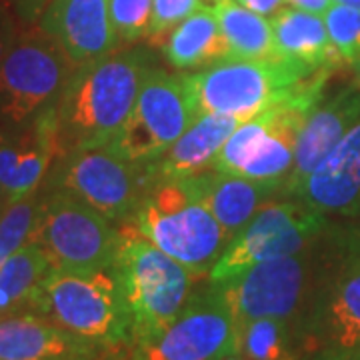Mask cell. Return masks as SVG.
Masks as SVG:
<instances>
[{
    "label": "cell",
    "instance_id": "cell-1",
    "mask_svg": "<svg viewBox=\"0 0 360 360\" xmlns=\"http://www.w3.org/2000/svg\"><path fill=\"white\" fill-rule=\"evenodd\" d=\"M148 72V54L136 49L77 68L56 101L60 156L110 146L132 115Z\"/></svg>",
    "mask_w": 360,
    "mask_h": 360
},
{
    "label": "cell",
    "instance_id": "cell-2",
    "mask_svg": "<svg viewBox=\"0 0 360 360\" xmlns=\"http://www.w3.org/2000/svg\"><path fill=\"white\" fill-rule=\"evenodd\" d=\"M26 304L40 316L103 347L132 338L129 307L115 266L51 269Z\"/></svg>",
    "mask_w": 360,
    "mask_h": 360
},
{
    "label": "cell",
    "instance_id": "cell-3",
    "mask_svg": "<svg viewBox=\"0 0 360 360\" xmlns=\"http://www.w3.org/2000/svg\"><path fill=\"white\" fill-rule=\"evenodd\" d=\"M134 229L194 274L210 272L232 240L188 179L155 184L134 210Z\"/></svg>",
    "mask_w": 360,
    "mask_h": 360
},
{
    "label": "cell",
    "instance_id": "cell-4",
    "mask_svg": "<svg viewBox=\"0 0 360 360\" xmlns=\"http://www.w3.org/2000/svg\"><path fill=\"white\" fill-rule=\"evenodd\" d=\"M115 269L129 307L132 340L136 348L144 347L186 307L196 274L136 229L120 232Z\"/></svg>",
    "mask_w": 360,
    "mask_h": 360
},
{
    "label": "cell",
    "instance_id": "cell-5",
    "mask_svg": "<svg viewBox=\"0 0 360 360\" xmlns=\"http://www.w3.org/2000/svg\"><path fill=\"white\" fill-rule=\"evenodd\" d=\"M316 72L284 58H226L184 75L198 116L229 115L250 120L309 86Z\"/></svg>",
    "mask_w": 360,
    "mask_h": 360
},
{
    "label": "cell",
    "instance_id": "cell-6",
    "mask_svg": "<svg viewBox=\"0 0 360 360\" xmlns=\"http://www.w3.org/2000/svg\"><path fill=\"white\" fill-rule=\"evenodd\" d=\"M77 68L39 26L22 28L0 65V122L18 129L54 104Z\"/></svg>",
    "mask_w": 360,
    "mask_h": 360
},
{
    "label": "cell",
    "instance_id": "cell-7",
    "mask_svg": "<svg viewBox=\"0 0 360 360\" xmlns=\"http://www.w3.org/2000/svg\"><path fill=\"white\" fill-rule=\"evenodd\" d=\"M30 240L42 246L52 269L98 270L115 266L120 232L72 194L54 191L40 198Z\"/></svg>",
    "mask_w": 360,
    "mask_h": 360
},
{
    "label": "cell",
    "instance_id": "cell-8",
    "mask_svg": "<svg viewBox=\"0 0 360 360\" xmlns=\"http://www.w3.org/2000/svg\"><path fill=\"white\" fill-rule=\"evenodd\" d=\"M148 184H156L150 162H130L108 146L66 153L52 176L54 191L72 194L108 220L134 212Z\"/></svg>",
    "mask_w": 360,
    "mask_h": 360
},
{
    "label": "cell",
    "instance_id": "cell-9",
    "mask_svg": "<svg viewBox=\"0 0 360 360\" xmlns=\"http://www.w3.org/2000/svg\"><path fill=\"white\" fill-rule=\"evenodd\" d=\"M198 118L184 75L150 68L124 129L108 146L130 162H155Z\"/></svg>",
    "mask_w": 360,
    "mask_h": 360
},
{
    "label": "cell",
    "instance_id": "cell-10",
    "mask_svg": "<svg viewBox=\"0 0 360 360\" xmlns=\"http://www.w3.org/2000/svg\"><path fill=\"white\" fill-rule=\"evenodd\" d=\"M322 224V214L304 202H270L262 206L224 248L208 272L210 283H224L266 260L295 257L312 236L319 234Z\"/></svg>",
    "mask_w": 360,
    "mask_h": 360
},
{
    "label": "cell",
    "instance_id": "cell-11",
    "mask_svg": "<svg viewBox=\"0 0 360 360\" xmlns=\"http://www.w3.org/2000/svg\"><path fill=\"white\" fill-rule=\"evenodd\" d=\"M236 352V328L217 286L188 298L167 328L139 347V360H222Z\"/></svg>",
    "mask_w": 360,
    "mask_h": 360
},
{
    "label": "cell",
    "instance_id": "cell-12",
    "mask_svg": "<svg viewBox=\"0 0 360 360\" xmlns=\"http://www.w3.org/2000/svg\"><path fill=\"white\" fill-rule=\"evenodd\" d=\"M302 284L304 266L295 255L255 264L214 286L238 330L258 319H288L298 304Z\"/></svg>",
    "mask_w": 360,
    "mask_h": 360
},
{
    "label": "cell",
    "instance_id": "cell-13",
    "mask_svg": "<svg viewBox=\"0 0 360 360\" xmlns=\"http://www.w3.org/2000/svg\"><path fill=\"white\" fill-rule=\"evenodd\" d=\"M56 156H60L56 103L11 134L0 130V186L6 205L37 193Z\"/></svg>",
    "mask_w": 360,
    "mask_h": 360
},
{
    "label": "cell",
    "instance_id": "cell-14",
    "mask_svg": "<svg viewBox=\"0 0 360 360\" xmlns=\"http://www.w3.org/2000/svg\"><path fill=\"white\" fill-rule=\"evenodd\" d=\"M37 26L56 40L75 68L103 60L120 44L108 0H51Z\"/></svg>",
    "mask_w": 360,
    "mask_h": 360
},
{
    "label": "cell",
    "instance_id": "cell-15",
    "mask_svg": "<svg viewBox=\"0 0 360 360\" xmlns=\"http://www.w3.org/2000/svg\"><path fill=\"white\" fill-rule=\"evenodd\" d=\"M359 118L360 89L356 86L340 90L330 101L319 103L310 110L298 136L292 170L284 182L286 193L298 194L307 179L335 150Z\"/></svg>",
    "mask_w": 360,
    "mask_h": 360
},
{
    "label": "cell",
    "instance_id": "cell-16",
    "mask_svg": "<svg viewBox=\"0 0 360 360\" xmlns=\"http://www.w3.org/2000/svg\"><path fill=\"white\" fill-rule=\"evenodd\" d=\"M101 348L37 312L0 314V360H94Z\"/></svg>",
    "mask_w": 360,
    "mask_h": 360
},
{
    "label": "cell",
    "instance_id": "cell-17",
    "mask_svg": "<svg viewBox=\"0 0 360 360\" xmlns=\"http://www.w3.org/2000/svg\"><path fill=\"white\" fill-rule=\"evenodd\" d=\"M296 196L319 214L360 212V118Z\"/></svg>",
    "mask_w": 360,
    "mask_h": 360
},
{
    "label": "cell",
    "instance_id": "cell-18",
    "mask_svg": "<svg viewBox=\"0 0 360 360\" xmlns=\"http://www.w3.org/2000/svg\"><path fill=\"white\" fill-rule=\"evenodd\" d=\"M245 118L229 115H200L186 132L158 160L150 162L155 182L182 180L212 167L220 148Z\"/></svg>",
    "mask_w": 360,
    "mask_h": 360
},
{
    "label": "cell",
    "instance_id": "cell-19",
    "mask_svg": "<svg viewBox=\"0 0 360 360\" xmlns=\"http://www.w3.org/2000/svg\"><path fill=\"white\" fill-rule=\"evenodd\" d=\"M188 180L232 238L257 214L258 206L284 186L278 180H252L222 172H200L188 176Z\"/></svg>",
    "mask_w": 360,
    "mask_h": 360
},
{
    "label": "cell",
    "instance_id": "cell-20",
    "mask_svg": "<svg viewBox=\"0 0 360 360\" xmlns=\"http://www.w3.org/2000/svg\"><path fill=\"white\" fill-rule=\"evenodd\" d=\"M274 54L312 72L336 68L342 63L324 18L300 8H281L272 16Z\"/></svg>",
    "mask_w": 360,
    "mask_h": 360
},
{
    "label": "cell",
    "instance_id": "cell-21",
    "mask_svg": "<svg viewBox=\"0 0 360 360\" xmlns=\"http://www.w3.org/2000/svg\"><path fill=\"white\" fill-rule=\"evenodd\" d=\"M165 54L174 68H200L231 58V46L210 6L184 18L165 40Z\"/></svg>",
    "mask_w": 360,
    "mask_h": 360
},
{
    "label": "cell",
    "instance_id": "cell-22",
    "mask_svg": "<svg viewBox=\"0 0 360 360\" xmlns=\"http://www.w3.org/2000/svg\"><path fill=\"white\" fill-rule=\"evenodd\" d=\"M219 18L220 30L231 46V58H272L274 32L266 16L252 13L236 0H214L210 6Z\"/></svg>",
    "mask_w": 360,
    "mask_h": 360
},
{
    "label": "cell",
    "instance_id": "cell-23",
    "mask_svg": "<svg viewBox=\"0 0 360 360\" xmlns=\"http://www.w3.org/2000/svg\"><path fill=\"white\" fill-rule=\"evenodd\" d=\"M51 269L49 255L32 240L6 258L0 266V314L25 304Z\"/></svg>",
    "mask_w": 360,
    "mask_h": 360
},
{
    "label": "cell",
    "instance_id": "cell-24",
    "mask_svg": "<svg viewBox=\"0 0 360 360\" xmlns=\"http://www.w3.org/2000/svg\"><path fill=\"white\" fill-rule=\"evenodd\" d=\"M328 330L340 348H360V269L336 286L328 307Z\"/></svg>",
    "mask_w": 360,
    "mask_h": 360
},
{
    "label": "cell",
    "instance_id": "cell-25",
    "mask_svg": "<svg viewBox=\"0 0 360 360\" xmlns=\"http://www.w3.org/2000/svg\"><path fill=\"white\" fill-rule=\"evenodd\" d=\"M236 352L248 360H288L284 321L258 319L236 330Z\"/></svg>",
    "mask_w": 360,
    "mask_h": 360
},
{
    "label": "cell",
    "instance_id": "cell-26",
    "mask_svg": "<svg viewBox=\"0 0 360 360\" xmlns=\"http://www.w3.org/2000/svg\"><path fill=\"white\" fill-rule=\"evenodd\" d=\"M40 196L32 193L22 200H16L0 212V266L4 260L30 240L34 222L39 217Z\"/></svg>",
    "mask_w": 360,
    "mask_h": 360
},
{
    "label": "cell",
    "instance_id": "cell-27",
    "mask_svg": "<svg viewBox=\"0 0 360 360\" xmlns=\"http://www.w3.org/2000/svg\"><path fill=\"white\" fill-rule=\"evenodd\" d=\"M330 40L342 63H356L360 58V11L347 4H333L324 14Z\"/></svg>",
    "mask_w": 360,
    "mask_h": 360
},
{
    "label": "cell",
    "instance_id": "cell-28",
    "mask_svg": "<svg viewBox=\"0 0 360 360\" xmlns=\"http://www.w3.org/2000/svg\"><path fill=\"white\" fill-rule=\"evenodd\" d=\"M108 11L118 40L122 44H130L148 37L153 0H108Z\"/></svg>",
    "mask_w": 360,
    "mask_h": 360
},
{
    "label": "cell",
    "instance_id": "cell-29",
    "mask_svg": "<svg viewBox=\"0 0 360 360\" xmlns=\"http://www.w3.org/2000/svg\"><path fill=\"white\" fill-rule=\"evenodd\" d=\"M205 0H153V18L148 30V42L162 46L168 34L196 11L205 8Z\"/></svg>",
    "mask_w": 360,
    "mask_h": 360
},
{
    "label": "cell",
    "instance_id": "cell-30",
    "mask_svg": "<svg viewBox=\"0 0 360 360\" xmlns=\"http://www.w3.org/2000/svg\"><path fill=\"white\" fill-rule=\"evenodd\" d=\"M0 2L14 14V18L22 28L39 25L40 16L51 4V0H0Z\"/></svg>",
    "mask_w": 360,
    "mask_h": 360
},
{
    "label": "cell",
    "instance_id": "cell-31",
    "mask_svg": "<svg viewBox=\"0 0 360 360\" xmlns=\"http://www.w3.org/2000/svg\"><path fill=\"white\" fill-rule=\"evenodd\" d=\"M20 28L22 26L18 25L14 14L0 2V65H2L4 56L11 51L16 37L20 34Z\"/></svg>",
    "mask_w": 360,
    "mask_h": 360
},
{
    "label": "cell",
    "instance_id": "cell-32",
    "mask_svg": "<svg viewBox=\"0 0 360 360\" xmlns=\"http://www.w3.org/2000/svg\"><path fill=\"white\" fill-rule=\"evenodd\" d=\"M243 6H246L252 13L262 14V16H274L283 8V4L286 0H236Z\"/></svg>",
    "mask_w": 360,
    "mask_h": 360
},
{
    "label": "cell",
    "instance_id": "cell-33",
    "mask_svg": "<svg viewBox=\"0 0 360 360\" xmlns=\"http://www.w3.org/2000/svg\"><path fill=\"white\" fill-rule=\"evenodd\" d=\"M286 2L290 6H295V8L319 14V16H324V14L328 13V8L333 6V0H286Z\"/></svg>",
    "mask_w": 360,
    "mask_h": 360
},
{
    "label": "cell",
    "instance_id": "cell-34",
    "mask_svg": "<svg viewBox=\"0 0 360 360\" xmlns=\"http://www.w3.org/2000/svg\"><path fill=\"white\" fill-rule=\"evenodd\" d=\"M350 66H352V72H354V86L360 89V58L356 63H352Z\"/></svg>",
    "mask_w": 360,
    "mask_h": 360
},
{
    "label": "cell",
    "instance_id": "cell-35",
    "mask_svg": "<svg viewBox=\"0 0 360 360\" xmlns=\"http://www.w3.org/2000/svg\"><path fill=\"white\" fill-rule=\"evenodd\" d=\"M338 4H347V6H352V8H359L360 11V0H335Z\"/></svg>",
    "mask_w": 360,
    "mask_h": 360
},
{
    "label": "cell",
    "instance_id": "cell-36",
    "mask_svg": "<svg viewBox=\"0 0 360 360\" xmlns=\"http://www.w3.org/2000/svg\"><path fill=\"white\" fill-rule=\"evenodd\" d=\"M222 360H248L246 356H243V354H238V352H234V354H229V356H224Z\"/></svg>",
    "mask_w": 360,
    "mask_h": 360
},
{
    "label": "cell",
    "instance_id": "cell-37",
    "mask_svg": "<svg viewBox=\"0 0 360 360\" xmlns=\"http://www.w3.org/2000/svg\"><path fill=\"white\" fill-rule=\"evenodd\" d=\"M6 208V196H4V193H2V186H0V212Z\"/></svg>",
    "mask_w": 360,
    "mask_h": 360
}]
</instances>
